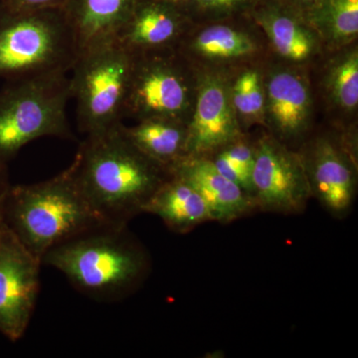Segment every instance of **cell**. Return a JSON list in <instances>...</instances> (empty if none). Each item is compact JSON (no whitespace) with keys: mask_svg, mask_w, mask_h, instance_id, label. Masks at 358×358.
Listing matches in <instances>:
<instances>
[{"mask_svg":"<svg viewBox=\"0 0 358 358\" xmlns=\"http://www.w3.org/2000/svg\"><path fill=\"white\" fill-rule=\"evenodd\" d=\"M2 210V209H1ZM0 210V230H1V226H2V212Z\"/></svg>","mask_w":358,"mask_h":358,"instance_id":"cell-29","label":"cell"},{"mask_svg":"<svg viewBox=\"0 0 358 358\" xmlns=\"http://www.w3.org/2000/svg\"><path fill=\"white\" fill-rule=\"evenodd\" d=\"M1 212L3 223L41 262L53 247L108 224L85 197L71 166L47 180L11 185Z\"/></svg>","mask_w":358,"mask_h":358,"instance_id":"cell-3","label":"cell"},{"mask_svg":"<svg viewBox=\"0 0 358 358\" xmlns=\"http://www.w3.org/2000/svg\"><path fill=\"white\" fill-rule=\"evenodd\" d=\"M288 2L289 6H293L296 10L303 14V16L307 15L310 11L315 8L322 0H285Z\"/></svg>","mask_w":358,"mask_h":358,"instance_id":"cell-27","label":"cell"},{"mask_svg":"<svg viewBox=\"0 0 358 358\" xmlns=\"http://www.w3.org/2000/svg\"><path fill=\"white\" fill-rule=\"evenodd\" d=\"M143 213L154 214L167 228L185 234L195 227L212 221L206 202L189 183L171 176L143 207Z\"/></svg>","mask_w":358,"mask_h":358,"instance_id":"cell-19","label":"cell"},{"mask_svg":"<svg viewBox=\"0 0 358 358\" xmlns=\"http://www.w3.org/2000/svg\"><path fill=\"white\" fill-rule=\"evenodd\" d=\"M317 109L326 124L341 131H357L358 42L327 52L310 68Z\"/></svg>","mask_w":358,"mask_h":358,"instance_id":"cell-15","label":"cell"},{"mask_svg":"<svg viewBox=\"0 0 358 358\" xmlns=\"http://www.w3.org/2000/svg\"><path fill=\"white\" fill-rule=\"evenodd\" d=\"M124 124L86 136L71 164L80 189L106 223L128 225L171 171L134 147Z\"/></svg>","mask_w":358,"mask_h":358,"instance_id":"cell-1","label":"cell"},{"mask_svg":"<svg viewBox=\"0 0 358 358\" xmlns=\"http://www.w3.org/2000/svg\"><path fill=\"white\" fill-rule=\"evenodd\" d=\"M159 1L166 2V3L171 4V6L178 7L185 13L186 9L192 4L193 0H159Z\"/></svg>","mask_w":358,"mask_h":358,"instance_id":"cell-28","label":"cell"},{"mask_svg":"<svg viewBox=\"0 0 358 358\" xmlns=\"http://www.w3.org/2000/svg\"><path fill=\"white\" fill-rule=\"evenodd\" d=\"M133 59L115 40L78 54L71 69L70 93L77 103L78 126L86 136L122 124Z\"/></svg>","mask_w":358,"mask_h":358,"instance_id":"cell-6","label":"cell"},{"mask_svg":"<svg viewBox=\"0 0 358 358\" xmlns=\"http://www.w3.org/2000/svg\"><path fill=\"white\" fill-rule=\"evenodd\" d=\"M201 195L212 221L230 223L258 211L255 199L222 176L208 157H185L169 169Z\"/></svg>","mask_w":358,"mask_h":358,"instance_id":"cell-17","label":"cell"},{"mask_svg":"<svg viewBox=\"0 0 358 358\" xmlns=\"http://www.w3.org/2000/svg\"><path fill=\"white\" fill-rule=\"evenodd\" d=\"M266 62L245 66L230 72L231 101L244 133H250L255 127L265 129L264 65Z\"/></svg>","mask_w":358,"mask_h":358,"instance_id":"cell-22","label":"cell"},{"mask_svg":"<svg viewBox=\"0 0 358 358\" xmlns=\"http://www.w3.org/2000/svg\"><path fill=\"white\" fill-rule=\"evenodd\" d=\"M254 199L258 211L300 214L312 199L310 185L298 150L263 129L255 138Z\"/></svg>","mask_w":358,"mask_h":358,"instance_id":"cell-11","label":"cell"},{"mask_svg":"<svg viewBox=\"0 0 358 358\" xmlns=\"http://www.w3.org/2000/svg\"><path fill=\"white\" fill-rule=\"evenodd\" d=\"M67 73H50L9 81L0 92V162L8 164L18 152L45 136L68 138Z\"/></svg>","mask_w":358,"mask_h":358,"instance_id":"cell-5","label":"cell"},{"mask_svg":"<svg viewBox=\"0 0 358 358\" xmlns=\"http://www.w3.org/2000/svg\"><path fill=\"white\" fill-rule=\"evenodd\" d=\"M42 265L56 268L75 289L96 301L126 298L150 270L147 251L128 225L103 224L53 247Z\"/></svg>","mask_w":358,"mask_h":358,"instance_id":"cell-2","label":"cell"},{"mask_svg":"<svg viewBox=\"0 0 358 358\" xmlns=\"http://www.w3.org/2000/svg\"><path fill=\"white\" fill-rule=\"evenodd\" d=\"M249 15L262 30L275 60L310 69L327 53L305 16L285 0H256Z\"/></svg>","mask_w":358,"mask_h":358,"instance_id":"cell-14","label":"cell"},{"mask_svg":"<svg viewBox=\"0 0 358 358\" xmlns=\"http://www.w3.org/2000/svg\"><path fill=\"white\" fill-rule=\"evenodd\" d=\"M124 117L189 124L199 73L178 49L133 55Z\"/></svg>","mask_w":358,"mask_h":358,"instance_id":"cell-7","label":"cell"},{"mask_svg":"<svg viewBox=\"0 0 358 358\" xmlns=\"http://www.w3.org/2000/svg\"><path fill=\"white\" fill-rule=\"evenodd\" d=\"M193 25L185 11L159 0H138L115 37L131 55L176 49Z\"/></svg>","mask_w":358,"mask_h":358,"instance_id":"cell-16","label":"cell"},{"mask_svg":"<svg viewBox=\"0 0 358 358\" xmlns=\"http://www.w3.org/2000/svg\"><path fill=\"white\" fill-rule=\"evenodd\" d=\"M312 197L336 218L352 210L358 188L357 131L315 127L298 148Z\"/></svg>","mask_w":358,"mask_h":358,"instance_id":"cell-8","label":"cell"},{"mask_svg":"<svg viewBox=\"0 0 358 358\" xmlns=\"http://www.w3.org/2000/svg\"><path fill=\"white\" fill-rule=\"evenodd\" d=\"M187 126L171 120L148 119L133 127L124 124L122 129L134 147L169 171L187 157Z\"/></svg>","mask_w":358,"mask_h":358,"instance_id":"cell-20","label":"cell"},{"mask_svg":"<svg viewBox=\"0 0 358 358\" xmlns=\"http://www.w3.org/2000/svg\"><path fill=\"white\" fill-rule=\"evenodd\" d=\"M68 0H0L1 7L11 13H37L64 8Z\"/></svg>","mask_w":358,"mask_h":358,"instance_id":"cell-25","label":"cell"},{"mask_svg":"<svg viewBox=\"0 0 358 358\" xmlns=\"http://www.w3.org/2000/svg\"><path fill=\"white\" fill-rule=\"evenodd\" d=\"M10 181H9L8 167L7 164L0 162V210L2 209L4 199L6 193L10 187Z\"/></svg>","mask_w":358,"mask_h":358,"instance_id":"cell-26","label":"cell"},{"mask_svg":"<svg viewBox=\"0 0 358 358\" xmlns=\"http://www.w3.org/2000/svg\"><path fill=\"white\" fill-rule=\"evenodd\" d=\"M0 6H1V3H0Z\"/></svg>","mask_w":358,"mask_h":358,"instance_id":"cell-30","label":"cell"},{"mask_svg":"<svg viewBox=\"0 0 358 358\" xmlns=\"http://www.w3.org/2000/svg\"><path fill=\"white\" fill-rule=\"evenodd\" d=\"M79 49L63 8L11 13L0 6V78L68 73Z\"/></svg>","mask_w":358,"mask_h":358,"instance_id":"cell-4","label":"cell"},{"mask_svg":"<svg viewBox=\"0 0 358 358\" xmlns=\"http://www.w3.org/2000/svg\"><path fill=\"white\" fill-rule=\"evenodd\" d=\"M265 131L298 150L315 129L317 103L310 69L270 58L264 65Z\"/></svg>","mask_w":358,"mask_h":358,"instance_id":"cell-10","label":"cell"},{"mask_svg":"<svg viewBox=\"0 0 358 358\" xmlns=\"http://www.w3.org/2000/svg\"><path fill=\"white\" fill-rule=\"evenodd\" d=\"M199 73L196 100L188 124L187 157H208L244 134L230 95V73Z\"/></svg>","mask_w":358,"mask_h":358,"instance_id":"cell-13","label":"cell"},{"mask_svg":"<svg viewBox=\"0 0 358 358\" xmlns=\"http://www.w3.org/2000/svg\"><path fill=\"white\" fill-rule=\"evenodd\" d=\"M42 262L2 221L0 230V334L11 341L24 336L36 307Z\"/></svg>","mask_w":358,"mask_h":358,"instance_id":"cell-12","label":"cell"},{"mask_svg":"<svg viewBox=\"0 0 358 358\" xmlns=\"http://www.w3.org/2000/svg\"><path fill=\"white\" fill-rule=\"evenodd\" d=\"M176 49L195 69L202 71L230 73L271 58L267 40L249 14L193 23Z\"/></svg>","mask_w":358,"mask_h":358,"instance_id":"cell-9","label":"cell"},{"mask_svg":"<svg viewBox=\"0 0 358 358\" xmlns=\"http://www.w3.org/2000/svg\"><path fill=\"white\" fill-rule=\"evenodd\" d=\"M305 18L327 52L358 42V0H322Z\"/></svg>","mask_w":358,"mask_h":358,"instance_id":"cell-21","label":"cell"},{"mask_svg":"<svg viewBox=\"0 0 358 358\" xmlns=\"http://www.w3.org/2000/svg\"><path fill=\"white\" fill-rule=\"evenodd\" d=\"M138 0H68L63 8L80 52L114 41Z\"/></svg>","mask_w":358,"mask_h":358,"instance_id":"cell-18","label":"cell"},{"mask_svg":"<svg viewBox=\"0 0 358 358\" xmlns=\"http://www.w3.org/2000/svg\"><path fill=\"white\" fill-rule=\"evenodd\" d=\"M208 159L219 173L253 196L252 173L255 162V141L251 134L244 133Z\"/></svg>","mask_w":358,"mask_h":358,"instance_id":"cell-23","label":"cell"},{"mask_svg":"<svg viewBox=\"0 0 358 358\" xmlns=\"http://www.w3.org/2000/svg\"><path fill=\"white\" fill-rule=\"evenodd\" d=\"M256 0H193L185 13L193 23L212 22L246 15Z\"/></svg>","mask_w":358,"mask_h":358,"instance_id":"cell-24","label":"cell"}]
</instances>
